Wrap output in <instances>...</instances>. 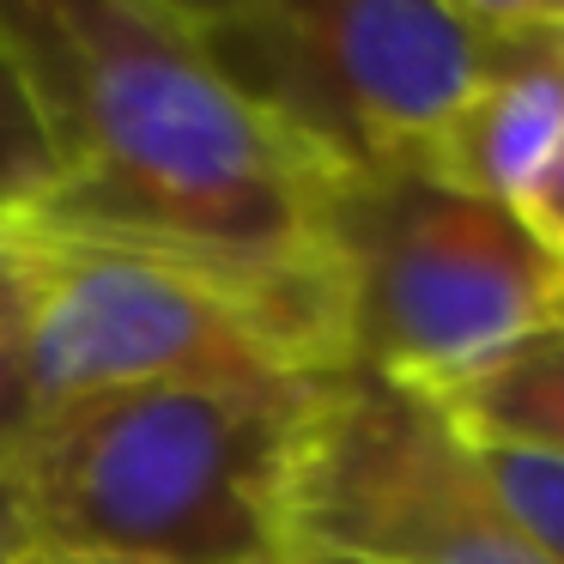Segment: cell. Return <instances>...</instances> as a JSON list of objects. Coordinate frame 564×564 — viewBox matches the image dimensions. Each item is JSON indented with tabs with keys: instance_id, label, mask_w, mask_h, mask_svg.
<instances>
[{
	"instance_id": "obj_3",
	"label": "cell",
	"mask_w": 564,
	"mask_h": 564,
	"mask_svg": "<svg viewBox=\"0 0 564 564\" xmlns=\"http://www.w3.org/2000/svg\"><path fill=\"white\" fill-rule=\"evenodd\" d=\"M176 19L200 62L334 176L419 164L491 55L479 0H176Z\"/></svg>"
},
{
	"instance_id": "obj_2",
	"label": "cell",
	"mask_w": 564,
	"mask_h": 564,
	"mask_svg": "<svg viewBox=\"0 0 564 564\" xmlns=\"http://www.w3.org/2000/svg\"><path fill=\"white\" fill-rule=\"evenodd\" d=\"M310 382H159L43 406L0 455L25 540L98 564H285L280 467Z\"/></svg>"
},
{
	"instance_id": "obj_10",
	"label": "cell",
	"mask_w": 564,
	"mask_h": 564,
	"mask_svg": "<svg viewBox=\"0 0 564 564\" xmlns=\"http://www.w3.org/2000/svg\"><path fill=\"white\" fill-rule=\"evenodd\" d=\"M62 188V152L13 55H0V225H25Z\"/></svg>"
},
{
	"instance_id": "obj_16",
	"label": "cell",
	"mask_w": 564,
	"mask_h": 564,
	"mask_svg": "<svg viewBox=\"0 0 564 564\" xmlns=\"http://www.w3.org/2000/svg\"><path fill=\"white\" fill-rule=\"evenodd\" d=\"M552 19H558V37H564V7H552Z\"/></svg>"
},
{
	"instance_id": "obj_15",
	"label": "cell",
	"mask_w": 564,
	"mask_h": 564,
	"mask_svg": "<svg viewBox=\"0 0 564 564\" xmlns=\"http://www.w3.org/2000/svg\"><path fill=\"white\" fill-rule=\"evenodd\" d=\"M19 522H13V498H7V479H0V540H13Z\"/></svg>"
},
{
	"instance_id": "obj_6",
	"label": "cell",
	"mask_w": 564,
	"mask_h": 564,
	"mask_svg": "<svg viewBox=\"0 0 564 564\" xmlns=\"http://www.w3.org/2000/svg\"><path fill=\"white\" fill-rule=\"evenodd\" d=\"M43 249L50 280L13 346L37 406L159 382H292L268 365L243 310L200 273L62 237H43Z\"/></svg>"
},
{
	"instance_id": "obj_4",
	"label": "cell",
	"mask_w": 564,
	"mask_h": 564,
	"mask_svg": "<svg viewBox=\"0 0 564 564\" xmlns=\"http://www.w3.org/2000/svg\"><path fill=\"white\" fill-rule=\"evenodd\" d=\"M322 243L346 280L352 365L431 401L558 322L564 268L534 231L419 164L340 176Z\"/></svg>"
},
{
	"instance_id": "obj_17",
	"label": "cell",
	"mask_w": 564,
	"mask_h": 564,
	"mask_svg": "<svg viewBox=\"0 0 564 564\" xmlns=\"http://www.w3.org/2000/svg\"><path fill=\"white\" fill-rule=\"evenodd\" d=\"M552 328H564V297H558V322H552Z\"/></svg>"
},
{
	"instance_id": "obj_14",
	"label": "cell",
	"mask_w": 564,
	"mask_h": 564,
	"mask_svg": "<svg viewBox=\"0 0 564 564\" xmlns=\"http://www.w3.org/2000/svg\"><path fill=\"white\" fill-rule=\"evenodd\" d=\"M0 564H98V558H79V552H62V546H43V540H0Z\"/></svg>"
},
{
	"instance_id": "obj_8",
	"label": "cell",
	"mask_w": 564,
	"mask_h": 564,
	"mask_svg": "<svg viewBox=\"0 0 564 564\" xmlns=\"http://www.w3.org/2000/svg\"><path fill=\"white\" fill-rule=\"evenodd\" d=\"M437 406L467 431L491 443L564 455V328H546L486 365L479 377L437 394Z\"/></svg>"
},
{
	"instance_id": "obj_1",
	"label": "cell",
	"mask_w": 564,
	"mask_h": 564,
	"mask_svg": "<svg viewBox=\"0 0 564 564\" xmlns=\"http://www.w3.org/2000/svg\"><path fill=\"white\" fill-rule=\"evenodd\" d=\"M0 50L62 152V188L25 231L213 280L292 382L352 370L346 280L322 243L340 176L200 62L176 0H0Z\"/></svg>"
},
{
	"instance_id": "obj_5",
	"label": "cell",
	"mask_w": 564,
	"mask_h": 564,
	"mask_svg": "<svg viewBox=\"0 0 564 564\" xmlns=\"http://www.w3.org/2000/svg\"><path fill=\"white\" fill-rule=\"evenodd\" d=\"M280 534L285 564H491L522 546L491 510L462 425L365 365L304 389L280 467Z\"/></svg>"
},
{
	"instance_id": "obj_12",
	"label": "cell",
	"mask_w": 564,
	"mask_h": 564,
	"mask_svg": "<svg viewBox=\"0 0 564 564\" xmlns=\"http://www.w3.org/2000/svg\"><path fill=\"white\" fill-rule=\"evenodd\" d=\"M516 219H522L528 231H534V243L564 268V152H558V164L534 183V195L516 207Z\"/></svg>"
},
{
	"instance_id": "obj_13",
	"label": "cell",
	"mask_w": 564,
	"mask_h": 564,
	"mask_svg": "<svg viewBox=\"0 0 564 564\" xmlns=\"http://www.w3.org/2000/svg\"><path fill=\"white\" fill-rule=\"evenodd\" d=\"M43 406H37V394H31V382H25V370H19V352H0V455L19 443V431L37 419Z\"/></svg>"
},
{
	"instance_id": "obj_11",
	"label": "cell",
	"mask_w": 564,
	"mask_h": 564,
	"mask_svg": "<svg viewBox=\"0 0 564 564\" xmlns=\"http://www.w3.org/2000/svg\"><path fill=\"white\" fill-rule=\"evenodd\" d=\"M50 280V249L25 225H0V352H13Z\"/></svg>"
},
{
	"instance_id": "obj_9",
	"label": "cell",
	"mask_w": 564,
	"mask_h": 564,
	"mask_svg": "<svg viewBox=\"0 0 564 564\" xmlns=\"http://www.w3.org/2000/svg\"><path fill=\"white\" fill-rule=\"evenodd\" d=\"M467 443H474L479 479H486V498L503 516V528L540 564H564V455L491 443V437H467Z\"/></svg>"
},
{
	"instance_id": "obj_18",
	"label": "cell",
	"mask_w": 564,
	"mask_h": 564,
	"mask_svg": "<svg viewBox=\"0 0 564 564\" xmlns=\"http://www.w3.org/2000/svg\"><path fill=\"white\" fill-rule=\"evenodd\" d=\"M0 55H7V50H0Z\"/></svg>"
},
{
	"instance_id": "obj_7",
	"label": "cell",
	"mask_w": 564,
	"mask_h": 564,
	"mask_svg": "<svg viewBox=\"0 0 564 564\" xmlns=\"http://www.w3.org/2000/svg\"><path fill=\"white\" fill-rule=\"evenodd\" d=\"M491 55L419 171L455 195L522 207L564 152V37L552 7H479Z\"/></svg>"
}]
</instances>
